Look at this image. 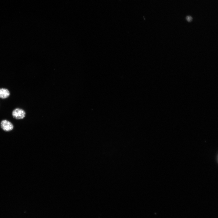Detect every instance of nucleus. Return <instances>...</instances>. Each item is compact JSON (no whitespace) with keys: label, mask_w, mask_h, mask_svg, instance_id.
Listing matches in <instances>:
<instances>
[{"label":"nucleus","mask_w":218,"mask_h":218,"mask_svg":"<svg viewBox=\"0 0 218 218\" xmlns=\"http://www.w3.org/2000/svg\"><path fill=\"white\" fill-rule=\"evenodd\" d=\"M10 92L8 90L4 88H0V98L5 99L10 95Z\"/></svg>","instance_id":"7ed1b4c3"},{"label":"nucleus","mask_w":218,"mask_h":218,"mask_svg":"<svg viewBox=\"0 0 218 218\" xmlns=\"http://www.w3.org/2000/svg\"><path fill=\"white\" fill-rule=\"evenodd\" d=\"M26 113L23 109L19 108H16L12 112V115L13 117L16 119H21L24 118L25 116Z\"/></svg>","instance_id":"f257e3e1"},{"label":"nucleus","mask_w":218,"mask_h":218,"mask_svg":"<svg viewBox=\"0 0 218 218\" xmlns=\"http://www.w3.org/2000/svg\"><path fill=\"white\" fill-rule=\"evenodd\" d=\"M0 125L2 130L5 131H11L14 127L13 124L11 122L6 120H2L1 122Z\"/></svg>","instance_id":"f03ea898"},{"label":"nucleus","mask_w":218,"mask_h":218,"mask_svg":"<svg viewBox=\"0 0 218 218\" xmlns=\"http://www.w3.org/2000/svg\"><path fill=\"white\" fill-rule=\"evenodd\" d=\"M186 19L188 21L190 22L192 21V18L191 16H188L187 17Z\"/></svg>","instance_id":"20e7f679"}]
</instances>
